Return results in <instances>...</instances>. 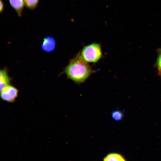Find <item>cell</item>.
I'll use <instances>...</instances> for the list:
<instances>
[{"mask_svg":"<svg viewBox=\"0 0 161 161\" xmlns=\"http://www.w3.org/2000/svg\"><path fill=\"white\" fill-rule=\"evenodd\" d=\"M94 72L90 66L81 57L80 52L69 61L63 73L74 82H84Z\"/></svg>","mask_w":161,"mask_h":161,"instance_id":"6da1fadb","label":"cell"},{"mask_svg":"<svg viewBox=\"0 0 161 161\" xmlns=\"http://www.w3.org/2000/svg\"><path fill=\"white\" fill-rule=\"evenodd\" d=\"M80 54L83 59L87 62L95 63L102 56L100 45L97 43H93L84 46Z\"/></svg>","mask_w":161,"mask_h":161,"instance_id":"7a4b0ae2","label":"cell"},{"mask_svg":"<svg viewBox=\"0 0 161 161\" xmlns=\"http://www.w3.org/2000/svg\"><path fill=\"white\" fill-rule=\"evenodd\" d=\"M1 98L7 102H14L18 96L19 91L15 86L10 84L0 91Z\"/></svg>","mask_w":161,"mask_h":161,"instance_id":"3957f363","label":"cell"},{"mask_svg":"<svg viewBox=\"0 0 161 161\" xmlns=\"http://www.w3.org/2000/svg\"><path fill=\"white\" fill-rule=\"evenodd\" d=\"M56 45L55 39L52 36H47L44 38L41 45V48L45 52H50L55 50Z\"/></svg>","mask_w":161,"mask_h":161,"instance_id":"277c9868","label":"cell"},{"mask_svg":"<svg viewBox=\"0 0 161 161\" xmlns=\"http://www.w3.org/2000/svg\"><path fill=\"white\" fill-rule=\"evenodd\" d=\"M0 89L1 91L10 84L12 78L8 75V70L6 68L0 70Z\"/></svg>","mask_w":161,"mask_h":161,"instance_id":"5b68a950","label":"cell"},{"mask_svg":"<svg viewBox=\"0 0 161 161\" xmlns=\"http://www.w3.org/2000/svg\"><path fill=\"white\" fill-rule=\"evenodd\" d=\"M10 4L14 9L18 15L20 16L24 8V3L23 0H9Z\"/></svg>","mask_w":161,"mask_h":161,"instance_id":"8992f818","label":"cell"},{"mask_svg":"<svg viewBox=\"0 0 161 161\" xmlns=\"http://www.w3.org/2000/svg\"><path fill=\"white\" fill-rule=\"evenodd\" d=\"M104 161H125L124 157L121 154L116 153H111L107 154L103 159Z\"/></svg>","mask_w":161,"mask_h":161,"instance_id":"52a82bcc","label":"cell"},{"mask_svg":"<svg viewBox=\"0 0 161 161\" xmlns=\"http://www.w3.org/2000/svg\"><path fill=\"white\" fill-rule=\"evenodd\" d=\"M26 6L28 8L32 9L37 6L39 0H24Z\"/></svg>","mask_w":161,"mask_h":161,"instance_id":"ba28073f","label":"cell"},{"mask_svg":"<svg viewBox=\"0 0 161 161\" xmlns=\"http://www.w3.org/2000/svg\"><path fill=\"white\" fill-rule=\"evenodd\" d=\"M112 118L116 121H119L122 120L123 115L122 112L119 110H115L112 113Z\"/></svg>","mask_w":161,"mask_h":161,"instance_id":"9c48e42d","label":"cell"},{"mask_svg":"<svg viewBox=\"0 0 161 161\" xmlns=\"http://www.w3.org/2000/svg\"><path fill=\"white\" fill-rule=\"evenodd\" d=\"M156 64L158 71L161 75V49H160L158 52Z\"/></svg>","mask_w":161,"mask_h":161,"instance_id":"30bf717a","label":"cell"},{"mask_svg":"<svg viewBox=\"0 0 161 161\" xmlns=\"http://www.w3.org/2000/svg\"><path fill=\"white\" fill-rule=\"evenodd\" d=\"M4 4L3 1L1 0H0V12H1L4 9Z\"/></svg>","mask_w":161,"mask_h":161,"instance_id":"8fae6325","label":"cell"}]
</instances>
